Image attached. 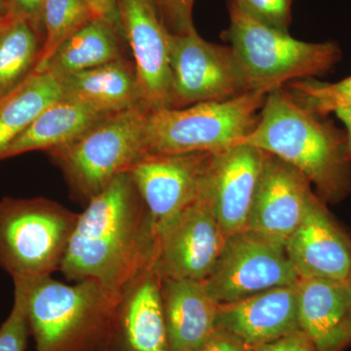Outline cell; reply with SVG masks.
<instances>
[{
  "instance_id": "obj_32",
  "label": "cell",
  "mask_w": 351,
  "mask_h": 351,
  "mask_svg": "<svg viewBox=\"0 0 351 351\" xmlns=\"http://www.w3.org/2000/svg\"><path fill=\"white\" fill-rule=\"evenodd\" d=\"M44 0H10L11 12L15 18L27 20L43 34V7Z\"/></svg>"
},
{
  "instance_id": "obj_30",
  "label": "cell",
  "mask_w": 351,
  "mask_h": 351,
  "mask_svg": "<svg viewBox=\"0 0 351 351\" xmlns=\"http://www.w3.org/2000/svg\"><path fill=\"white\" fill-rule=\"evenodd\" d=\"M251 351H318L313 341L301 329L284 335L280 338L263 343Z\"/></svg>"
},
{
  "instance_id": "obj_20",
  "label": "cell",
  "mask_w": 351,
  "mask_h": 351,
  "mask_svg": "<svg viewBox=\"0 0 351 351\" xmlns=\"http://www.w3.org/2000/svg\"><path fill=\"white\" fill-rule=\"evenodd\" d=\"M63 99L104 114L143 105L133 62L125 58L60 80Z\"/></svg>"
},
{
  "instance_id": "obj_25",
  "label": "cell",
  "mask_w": 351,
  "mask_h": 351,
  "mask_svg": "<svg viewBox=\"0 0 351 351\" xmlns=\"http://www.w3.org/2000/svg\"><path fill=\"white\" fill-rule=\"evenodd\" d=\"M94 19L85 0H44L43 25L45 38L34 73H44L60 46Z\"/></svg>"
},
{
  "instance_id": "obj_31",
  "label": "cell",
  "mask_w": 351,
  "mask_h": 351,
  "mask_svg": "<svg viewBox=\"0 0 351 351\" xmlns=\"http://www.w3.org/2000/svg\"><path fill=\"white\" fill-rule=\"evenodd\" d=\"M251 348L232 332L216 327L210 336L195 351H251Z\"/></svg>"
},
{
  "instance_id": "obj_14",
  "label": "cell",
  "mask_w": 351,
  "mask_h": 351,
  "mask_svg": "<svg viewBox=\"0 0 351 351\" xmlns=\"http://www.w3.org/2000/svg\"><path fill=\"white\" fill-rule=\"evenodd\" d=\"M311 186L290 164L265 154L247 230L285 245L316 197Z\"/></svg>"
},
{
  "instance_id": "obj_35",
  "label": "cell",
  "mask_w": 351,
  "mask_h": 351,
  "mask_svg": "<svg viewBox=\"0 0 351 351\" xmlns=\"http://www.w3.org/2000/svg\"><path fill=\"white\" fill-rule=\"evenodd\" d=\"M15 19L11 12L10 0H0V22Z\"/></svg>"
},
{
  "instance_id": "obj_13",
  "label": "cell",
  "mask_w": 351,
  "mask_h": 351,
  "mask_svg": "<svg viewBox=\"0 0 351 351\" xmlns=\"http://www.w3.org/2000/svg\"><path fill=\"white\" fill-rule=\"evenodd\" d=\"M265 152L239 144L212 152L202 195L226 237L247 230Z\"/></svg>"
},
{
  "instance_id": "obj_29",
  "label": "cell",
  "mask_w": 351,
  "mask_h": 351,
  "mask_svg": "<svg viewBox=\"0 0 351 351\" xmlns=\"http://www.w3.org/2000/svg\"><path fill=\"white\" fill-rule=\"evenodd\" d=\"M161 20L173 36L195 29L193 11L195 0H152Z\"/></svg>"
},
{
  "instance_id": "obj_15",
  "label": "cell",
  "mask_w": 351,
  "mask_h": 351,
  "mask_svg": "<svg viewBox=\"0 0 351 351\" xmlns=\"http://www.w3.org/2000/svg\"><path fill=\"white\" fill-rule=\"evenodd\" d=\"M285 250L300 278L346 282L350 276L351 237L317 195Z\"/></svg>"
},
{
  "instance_id": "obj_34",
  "label": "cell",
  "mask_w": 351,
  "mask_h": 351,
  "mask_svg": "<svg viewBox=\"0 0 351 351\" xmlns=\"http://www.w3.org/2000/svg\"><path fill=\"white\" fill-rule=\"evenodd\" d=\"M337 117L345 125L346 136V154L351 160V108L336 113Z\"/></svg>"
},
{
  "instance_id": "obj_26",
  "label": "cell",
  "mask_w": 351,
  "mask_h": 351,
  "mask_svg": "<svg viewBox=\"0 0 351 351\" xmlns=\"http://www.w3.org/2000/svg\"><path fill=\"white\" fill-rule=\"evenodd\" d=\"M285 88L301 105L319 117L351 108V75L335 83L315 78L294 80Z\"/></svg>"
},
{
  "instance_id": "obj_3",
  "label": "cell",
  "mask_w": 351,
  "mask_h": 351,
  "mask_svg": "<svg viewBox=\"0 0 351 351\" xmlns=\"http://www.w3.org/2000/svg\"><path fill=\"white\" fill-rule=\"evenodd\" d=\"M121 293L95 280L32 284L27 315L36 351L107 350Z\"/></svg>"
},
{
  "instance_id": "obj_36",
  "label": "cell",
  "mask_w": 351,
  "mask_h": 351,
  "mask_svg": "<svg viewBox=\"0 0 351 351\" xmlns=\"http://www.w3.org/2000/svg\"><path fill=\"white\" fill-rule=\"evenodd\" d=\"M13 20L14 19L6 21V22H0V31H1V29H3V27H5V25H8L9 23L12 22Z\"/></svg>"
},
{
  "instance_id": "obj_33",
  "label": "cell",
  "mask_w": 351,
  "mask_h": 351,
  "mask_svg": "<svg viewBox=\"0 0 351 351\" xmlns=\"http://www.w3.org/2000/svg\"><path fill=\"white\" fill-rule=\"evenodd\" d=\"M85 1L91 9L95 19L105 21L123 36L121 24H120L117 0H85Z\"/></svg>"
},
{
  "instance_id": "obj_9",
  "label": "cell",
  "mask_w": 351,
  "mask_h": 351,
  "mask_svg": "<svg viewBox=\"0 0 351 351\" xmlns=\"http://www.w3.org/2000/svg\"><path fill=\"white\" fill-rule=\"evenodd\" d=\"M170 69L168 108L228 101L250 93L232 48L205 40L195 29L173 36Z\"/></svg>"
},
{
  "instance_id": "obj_28",
  "label": "cell",
  "mask_w": 351,
  "mask_h": 351,
  "mask_svg": "<svg viewBox=\"0 0 351 351\" xmlns=\"http://www.w3.org/2000/svg\"><path fill=\"white\" fill-rule=\"evenodd\" d=\"M294 0H230V7L270 29L287 32Z\"/></svg>"
},
{
  "instance_id": "obj_37",
  "label": "cell",
  "mask_w": 351,
  "mask_h": 351,
  "mask_svg": "<svg viewBox=\"0 0 351 351\" xmlns=\"http://www.w3.org/2000/svg\"><path fill=\"white\" fill-rule=\"evenodd\" d=\"M346 283H348V290H350V294L351 298V272L350 277H348V281H346Z\"/></svg>"
},
{
  "instance_id": "obj_2",
  "label": "cell",
  "mask_w": 351,
  "mask_h": 351,
  "mask_svg": "<svg viewBox=\"0 0 351 351\" xmlns=\"http://www.w3.org/2000/svg\"><path fill=\"white\" fill-rule=\"evenodd\" d=\"M239 144L290 164L325 204H338L351 195L346 132L307 110L285 87L267 94L257 126Z\"/></svg>"
},
{
  "instance_id": "obj_11",
  "label": "cell",
  "mask_w": 351,
  "mask_h": 351,
  "mask_svg": "<svg viewBox=\"0 0 351 351\" xmlns=\"http://www.w3.org/2000/svg\"><path fill=\"white\" fill-rule=\"evenodd\" d=\"M226 239L213 210L201 193L157 234L154 267L161 277L204 281Z\"/></svg>"
},
{
  "instance_id": "obj_5",
  "label": "cell",
  "mask_w": 351,
  "mask_h": 351,
  "mask_svg": "<svg viewBox=\"0 0 351 351\" xmlns=\"http://www.w3.org/2000/svg\"><path fill=\"white\" fill-rule=\"evenodd\" d=\"M78 216L48 198L0 200V267L14 284H34L61 269Z\"/></svg>"
},
{
  "instance_id": "obj_4",
  "label": "cell",
  "mask_w": 351,
  "mask_h": 351,
  "mask_svg": "<svg viewBox=\"0 0 351 351\" xmlns=\"http://www.w3.org/2000/svg\"><path fill=\"white\" fill-rule=\"evenodd\" d=\"M230 14L223 38L232 48L248 92L267 95L294 80L326 75L341 59L336 43H304L232 7Z\"/></svg>"
},
{
  "instance_id": "obj_8",
  "label": "cell",
  "mask_w": 351,
  "mask_h": 351,
  "mask_svg": "<svg viewBox=\"0 0 351 351\" xmlns=\"http://www.w3.org/2000/svg\"><path fill=\"white\" fill-rule=\"evenodd\" d=\"M299 279L285 245L245 230L226 237L203 282L210 297L221 306L293 285Z\"/></svg>"
},
{
  "instance_id": "obj_19",
  "label": "cell",
  "mask_w": 351,
  "mask_h": 351,
  "mask_svg": "<svg viewBox=\"0 0 351 351\" xmlns=\"http://www.w3.org/2000/svg\"><path fill=\"white\" fill-rule=\"evenodd\" d=\"M170 351H195L216 328L219 304L203 281L161 277Z\"/></svg>"
},
{
  "instance_id": "obj_24",
  "label": "cell",
  "mask_w": 351,
  "mask_h": 351,
  "mask_svg": "<svg viewBox=\"0 0 351 351\" xmlns=\"http://www.w3.org/2000/svg\"><path fill=\"white\" fill-rule=\"evenodd\" d=\"M41 48L40 34L27 20L16 18L0 31V101L31 77Z\"/></svg>"
},
{
  "instance_id": "obj_23",
  "label": "cell",
  "mask_w": 351,
  "mask_h": 351,
  "mask_svg": "<svg viewBox=\"0 0 351 351\" xmlns=\"http://www.w3.org/2000/svg\"><path fill=\"white\" fill-rule=\"evenodd\" d=\"M61 99V82L49 71H44L32 73L24 84L0 101V161L11 143Z\"/></svg>"
},
{
  "instance_id": "obj_16",
  "label": "cell",
  "mask_w": 351,
  "mask_h": 351,
  "mask_svg": "<svg viewBox=\"0 0 351 351\" xmlns=\"http://www.w3.org/2000/svg\"><path fill=\"white\" fill-rule=\"evenodd\" d=\"M106 351H170L154 263L123 288Z\"/></svg>"
},
{
  "instance_id": "obj_21",
  "label": "cell",
  "mask_w": 351,
  "mask_h": 351,
  "mask_svg": "<svg viewBox=\"0 0 351 351\" xmlns=\"http://www.w3.org/2000/svg\"><path fill=\"white\" fill-rule=\"evenodd\" d=\"M107 115L82 104L61 99L46 108L11 143L2 160L29 152H49L63 147Z\"/></svg>"
},
{
  "instance_id": "obj_6",
  "label": "cell",
  "mask_w": 351,
  "mask_h": 351,
  "mask_svg": "<svg viewBox=\"0 0 351 351\" xmlns=\"http://www.w3.org/2000/svg\"><path fill=\"white\" fill-rule=\"evenodd\" d=\"M149 112L138 105L112 113L73 142L48 152L77 199L86 204L145 156Z\"/></svg>"
},
{
  "instance_id": "obj_22",
  "label": "cell",
  "mask_w": 351,
  "mask_h": 351,
  "mask_svg": "<svg viewBox=\"0 0 351 351\" xmlns=\"http://www.w3.org/2000/svg\"><path fill=\"white\" fill-rule=\"evenodd\" d=\"M121 38L112 25L94 19L60 46L45 71L61 80L124 59Z\"/></svg>"
},
{
  "instance_id": "obj_12",
  "label": "cell",
  "mask_w": 351,
  "mask_h": 351,
  "mask_svg": "<svg viewBox=\"0 0 351 351\" xmlns=\"http://www.w3.org/2000/svg\"><path fill=\"white\" fill-rule=\"evenodd\" d=\"M122 34L133 55L138 91L149 110L169 107L173 34L152 0H117Z\"/></svg>"
},
{
  "instance_id": "obj_10",
  "label": "cell",
  "mask_w": 351,
  "mask_h": 351,
  "mask_svg": "<svg viewBox=\"0 0 351 351\" xmlns=\"http://www.w3.org/2000/svg\"><path fill=\"white\" fill-rule=\"evenodd\" d=\"M212 152L147 154L129 169L156 235L200 197Z\"/></svg>"
},
{
  "instance_id": "obj_1",
  "label": "cell",
  "mask_w": 351,
  "mask_h": 351,
  "mask_svg": "<svg viewBox=\"0 0 351 351\" xmlns=\"http://www.w3.org/2000/svg\"><path fill=\"white\" fill-rule=\"evenodd\" d=\"M156 239L144 201L123 173L80 213L60 271L69 281H98L120 292L154 263Z\"/></svg>"
},
{
  "instance_id": "obj_27",
  "label": "cell",
  "mask_w": 351,
  "mask_h": 351,
  "mask_svg": "<svg viewBox=\"0 0 351 351\" xmlns=\"http://www.w3.org/2000/svg\"><path fill=\"white\" fill-rule=\"evenodd\" d=\"M32 284H14V302L0 326V351H27L29 335L27 315V290Z\"/></svg>"
},
{
  "instance_id": "obj_17",
  "label": "cell",
  "mask_w": 351,
  "mask_h": 351,
  "mask_svg": "<svg viewBox=\"0 0 351 351\" xmlns=\"http://www.w3.org/2000/svg\"><path fill=\"white\" fill-rule=\"evenodd\" d=\"M297 283L221 304L216 327L232 332L251 348L300 329Z\"/></svg>"
},
{
  "instance_id": "obj_18",
  "label": "cell",
  "mask_w": 351,
  "mask_h": 351,
  "mask_svg": "<svg viewBox=\"0 0 351 351\" xmlns=\"http://www.w3.org/2000/svg\"><path fill=\"white\" fill-rule=\"evenodd\" d=\"M299 325L318 351H345L351 345V298L348 283L300 278Z\"/></svg>"
},
{
  "instance_id": "obj_7",
  "label": "cell",
  "mask_w": 351,
  "mask_h": 351,
  "mask_svg": "<svg viewBox=\"0 0 351 351\" xmlns=\"http://www.w3.org/2000/svg\"><path fill=\"white\" fill-rule=\"evenodd\" d=\"M265 96L250 92L228 101L149 110L145 156L218 152L239 145L257 126Z\"/></svg>"
}]
</instances>
